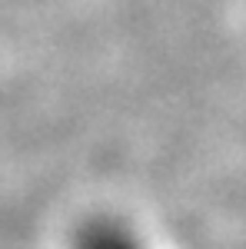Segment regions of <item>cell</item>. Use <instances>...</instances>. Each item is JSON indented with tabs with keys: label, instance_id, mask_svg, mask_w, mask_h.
Listing matches in <instances>:
<instances>
[{
	"label": "cell",
	"instance_id": "1",
	"mask_svg": "<svg viewBox=\"0 0 246 249\" xmlns=\"http://www.w3.org/2000/svg\"><path fill=\"white\" fill-rule=\"evenodd\" d=\"M76 249H140V246H136V239H133L120 223L96 219V223H90V226L80 230Z\"/></svg>",
	"mask_w": 246,
	"mask_h": 249
}]
</instances>
